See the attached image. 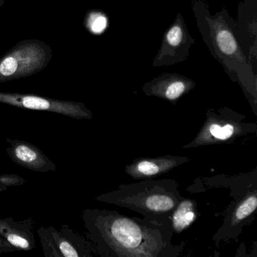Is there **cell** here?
<instances>
[{
	"label": "cell",
	"instance_id": "9",
	"mask_svg": "<svg viewBox=\"0 0 257 257\" xmlns=\"http://www.w3.org/2000/svg\"><path fill=\"white\" fill-rule=\"evenodd\" d=\"M195 41L189 34L181 13L165 31L161 46L153 60V67H169L187 59Z\"/></svg>",
	"mask_w": 257,
	"mask_h": 257
},
{
	"label": "cell",
	"instance_id": "13",
	"mask_svg": "<svg viewBox=\"0 0 257 257\" xmlns=\"http://www.w3.org/2000/svg\"><path fill=\"white\" fill-rule=\"evenodd\" d=\"M7 141L10 145L7 150V155L15 163L35 172L56 171L55 164L34 144L20 140Z\"/></svg>",
	"mask_w": 257,
	"mask_h": 257
},
{
	"label": "cell",
	"instance_id": "8",
	"mask_svg": "<svg viewBox=\"0 0 257 257\" xmlns=\"http://www.w3.org/2000/svg\"><path fill=\"white\" fill-rule=\"evenodd\" d=\"M0 103L31 110L55 112L76 119H91L93 113L83 103L58 100L33 94L0 91Z\"/></svg>",
	"mask_w": 257,
	"mask_h": 257
},
{
	"label": "cell",
	"instance_id": "10",
	"mask_svg": "<svg viewBox=\"0 0 257 257\" xmlns=\"http://www.w3.org/2000/svg\"><path fill=\"white\" fill-rule=\"evenodd\" d=\"M236 23L242 50L257 73V0H242L239 3Z\"/></svg>",
	"mask_w": 257,
	"mask_h": 257
},
{
	"label": "cell",
	"instance_id": "11",
	"mask_svg": "<svg viewBox=\"0 0 257 257\" xmlns=\"http://www.w3.org/2000/svg\"><path fill=\"white\" fill-rule=\"evenodd\" d=\"M196 86L195 81L183 75L165 73L146 82L142 91L148 97H156L168 100L173 104Z\"/></svg>",
	"mask_w": 257,
	"mask_h": 257
},
{
	"label": "cell",
	"instance_id": "1",
	"mask_svg": "<svg viewBox=\"0 0 257 257\" xmlns=\"http://www.w3.org/2000/svg\"><path fill=\"white\" fill-rule=\"evenodd\" d=\"M87 239L96 255L109 257H178L185 243H172L170 221L129 216L117 210L85 209L82 213Z\"/></svg>",
	"mask_w": 257,
	"mask_h": 257
},
{
	"label": "cell",
	"instance_id": "6",
	"mask_svg": "<svg viewBox=\"0 0 257 257\" xmlns=\"http://www.w3.org/2000/svg\"><path fill=\"white\" fill-rule=\"evenodd\" d=\"M230 188L234 191V201L227 209L223 223L213 236V240L217 243L235 240L242 228L252 222L257 208L256 170L240 176L237 192Z\"/></svg>",
	"mask_w": 257,
	"mask_h": 257
},
{
	"label": "cell",
	"instance_id": "3",
	"mask_svg": "<svg viewBox=\"0 0 257 257\" xmlns=\"http://www.w3.org/2000/svg\"><path fill=\"white\" fill-rule=\"evenodd\" d=\"M183 197L173 179L141 180L121 184L115 190L102 194L97 201L124 207L159 221H170V216Z\"/></svg>",
	"mask_w": 257,
	"mask_h": 257
},
{
	"label": "cell",
	"instance_id": "2",
	"mask_svg": "<svg viewBox=\"0 0 257 257\" xmlns=\"http://www.w3.org/2000/svg\"><path fill=\"white\" fill-rule=\"evenodd\" d=\"M191 1L197 27L209 52L231 80L238 84L256 115L257 73L242 50L236 21L225 7L212 15L204 0Z\"/></svg>",
	"mask_w": 257,
	"mask_h": 257
},
{
	"label": "cell",
	"instance_id": "5",
	"mask_svg": "<svg viewBox=\"0 0 257 257\" xmlns=\"http://www.w3.org/2000/svg\"><path fill=\"white\" fill-rule=\"evenodd\" d=\"M52 58V48L42 40L19 42L0 58V83L34 76L44 70Z\"/></svg>",
	"mask_w": 257,
	"mask_h": 257
},
{
	"label": "cell",
	"instance_id": "17",
	"mask_svg": "<svg viewBox=\"0 0 257 257\" xmlns=\"http://www.w3.org/2000/svg\"><path fill=\"white\" fill-rule=\"evenodd\" d=\"M15 251H17V249L13 246L10 242L7 241L6 239L0 236V256L3 253L15 252Z\"/></svg>",
	"mask_w": 257,
	"mask_h": 257
},
{
	"label": "cell",
	"instance_id": "14",
	"mask_svg": "<svg viewBox=\"0 0 257 257\" xmlns=\"http://www.w3.org/2000/svg\"><path fill=\"white\" fill-rule=\"evenodd\" d=\"M34 220L31 216L22 221L13 217L0 219V236L10 242L17 250L31 251L36 246Z\"/></svg>",
	"mask_w": 257,
	"mask_h": 257
},
{
	"label": "cell",
	"instance_id": "15",
	"mask_svg": "<svg viewBox=\"0 0 257 257\" xmlns=\"http://www.w3.org/2000/svg\"><path fill=\"white\" fill-rule=\"evenodd\" d=\"M197 203L183 198L170 216V222L174 233L183 232L191 226L198 218Z\"/></svg>",
	"mask_w": 257,
	"mask_h": 257
},
{
	"label": "cell",
	"instance_id": "7",
	"mask_svg": "<svg viewBox=\"0 0 257 257\" xmlns=\"http://www.w3.org/2000/svg\"><path fill=\"white\" fill-rule=\"evenodd\" d=\"M37 234L46 257H91L96 254L91 241L67 224L58 229L41 226Z\"/></svg>",
	"mask_w": 257,
	"mask_h": 257
},
{
	"label": "cell",
	"instance_id": "19",
	"mask_svg": "<svg viewBox=\"0 0 257 257\" xmlns=\"http://www.w3.org/2000/svg\"><path fill=\"white\" fill-rule=\"evenodd\" d=\"M0 192H3L2 188H1V186H0Z\"/></svg>",
	"mask_w": 257,
	"mask_h": 257
},
{
	"label": "cell",
	"instance_id": "18",
	"mask_svg": "<svg viewBox=\"0 0 257 257\" xmlns=\"http://www.w3.org/2000/svg\"><path fill=\"white\" fill-rule=\"evenodd\" d=\"M7 0H0V10L2 9V7H4V4H6V2H7Z\"/></svg>",
	"mask_w": 257,
	"mask_h": 257
},
{
	"label": "cell",
	"instance_id": "12",
	"mask_svg": "<svg viewBox=\"0 0 257 257\" xmlns=\"http://www.w3.org/2000/svg\"><path fill=\"white\" fill-rule=\"evenodd\" d=\"M184 156L165 155L155 158H139L124 167L127 175L135 180H150L167 174L179 165L190 162Z\"/></svg>",
	"mask_w": 257,
	"mask_h": 257
},
{
	"label": "cell",
	"instance_id": "4",
	"mask_svg": "<svg viewBox=\"0 0 257 257\" xmlns=\"http://www.w3.org/2000/svg\"><path fill=\"white\" fill-rule=\"evenodd\" d=\"M205 115V121L198 135L183 149L233 144L240 138L256 134V124L247 122L245 115L230 108H210Z\"/></svg>",
	"mask_w": 257,
	"mask_h": 257
},
{
	"label": "cell",
	"instance_id": "16",
	"mask_svg": "<svg viewBox=\"0 0 257 257\" xmlns=\"http://www.w3.org/2000/svg\"><path fill=\"white\" fill-rule=\"evenodd\" d=\"M26 182L23 177H19L16 174H4L0 175V186L3 192L6 191L8 187L12 186H22Z\"/></svg>",
	"mask_w": 257,
	"mask_h": 257
}]
</instances>
